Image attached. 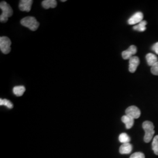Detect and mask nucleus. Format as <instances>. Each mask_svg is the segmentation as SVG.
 <instances>
[{
    "label": "nucleus",
    "instance_id": "obj_2",
    "mask_svg": "<svg viewBox=\"0 0 158 158\" xmlns=\"http://www.w3.org/2000/svg\"><path fill=\"white\" fill-rule=\"evenodd\" d=\"M142 128L145 131V135L144 136L143 140L145 142L149 143L152 139L153 136L155 134L154 125L152 123L149 121H146L142 124Z\"/></svg>",
    "mask_w": 158,
    "mask_h": 158
},
{
    "label": "nucleus",
    "instance_id": "obj_4",
    "mask_svg": "<svg viewBox=\"0 0 158 158\" xmlns=\"http://www.w3.org/2000/svg\"><path fill=\"white\" fill-rule=\"evenodd\" d=\"M11 42L9 38L1 36L0 38V49L4 54H8L11 51Z\"/></svg>",
    "mask_w": 158,
    "mask_h": 158
},
{
    "label": "nucleus",
    "instance_id": "obj_17",
    "mask_svg": "<svg viewBox=\"0 0 158 158\" xmlns=\"http://www.w3.org/2000/svg\"><path fill=\"white\" fill-rule=\"evenodd\" d=\"M152 150L155 155H158V135L155 136L152 143Z\"/></svg>",
    "mask_w": 158,
    "mask_h": 158
},
{
    "label": "nucleus",
    "instance_id": "obj_8",
    "mask_svg": "<svg viewBox=\"0 0 158 158\" xmlns=\"http://www.w3.org/2000/svg\"><path fill=\"white\" fill-rule=\"evenodd\" d=\"M33 3L32 0H21L19 1V8L22 11L29 12Z\"/></svg>",
    "mask_w": 158,
    "mask_h": 158
},
{
    "label": "nucleus",
    "instance_id": "obj_21",
    "mask_svg": "<svg viewBox=\"0 0 158 158\" xmlns=\"http://www.w3.org/2000/svg\"><path fill=\"white\" fill-rule=\"evenodd\" d=\"M152 51H154L157 55H158V42L155 43L152 47Z\"/></svg>",
    "mask_w": 158,
    "mask_h": 158
},
{
    "label": "nucleus",
    "instance_id": "obj_9",
    "mask_svg": "<svg viewBox=\"0 0 158 158\" xmlns=\"http://www.w3.org/2000/svg\"><path fill=\"white\" fill-rule=\"evenodd\" d=\"M143 18V15L141 12H137L130 18L128 21V23L130 25H135L136 23H139L142 21Z\"/></svg>",
    "mask_w": 158,
    "mask_h": 158
},
{
    "label": "nucleus",
    "instance_id": "obj_19",
    "mask_svg": "<svg viewBox=\"0 0 158 158\" xmlns=\"http://www.w3.org/2000/svg\"><path fill=\"white\" fill-rule=\"evenodd\" d=\"M130 158H145V155L142 152H135L131 155Z\"/></svg>",
    "mask_w": 158,
    "mask_h": 158
},
{
    "label": "nucleus",
    "instance_id": "obj_13",
    "mask_svg": "<svg viewBox=\"0 0 158 158\" xmlns=\"http://www.w3.org/2000/svg\"><path fill=\"white\" fill-rule=\"evenodd\" d=\"M42 6L45 9L55 8L57 6V1L56 0H45L42 2Z\"/></svg>",
    "mask_w": 158,
    "mask_h": 158
},
{
    "label": "nucleus",
    "instance_id": "obj_18",
    "mask_svg": "<svg viewBox=\"0 0 158 158\" xmlns=\"http://www.w3.org/2000/svg\"><path fill=\"white\" fill-rule=\"evenodd\" d=\"M0 106H5L6 107L11 109L13 108V104L7 99H0Z\"/></svg>",
    "mask_w": 158,
    "mask_h": 158
},
{
    "label": "nucleus",
    "instance_id": "obj_3",
    "mask_svg": "<svg viewBox=\"0 0 158 158\" xmlns=\"http://www.w3.org/2000/svg\"><path fill=\"white\" fill-rule=\"evenodd\" d=\"M21 23L23 27L28 28L32 31H35L40 26V23L34 17L23 18L21 21Z\"/></svg>",
    "mask_w": 158,
    "mask_h": 158
},
{
    "label": "nucleus",
    "instance_id": "obj_12",
    "mask_svg": "<svg viewBox=\"0 0 158 158\" xmlns=\"http://www.w3.org/2000/svg\"><path fill=\"white\" fill-rule=\"evenodd\" d=\"M148 64L150 66H153L155 64H156L158 62V57L156 56L155 54L153 53H148L146 56Z\"/></svg>",
    "mask_w": 158,
    "mask_h": 158
},
{
    "label": "nucleus",
    "instance_id": "obj_1",
    "mask_svg": "<svg viewBox=\"0 0 158 158\" xmlns=\"http://www.w3.org/2000/svg\"><path fill=\"white\" fill-rule=\"evenodd\" d=\"M0 8L2 10V14L0 16L1 23H6L8 18L11 17L13 14V10L11 6H10L6 1H2L0 4Z\"/></svg>",
    "mask_w": 158,
    "mask_h": 158
},
{
    "label": "nucleus",
    "instance_id": "obj_6",
    "mask_svg": "<svg viewBox=\"0 0 158 158\" xmlns=\"http://www.w3.org/2000/svg\"><path fill=\"white\" fill-rule=\"evenodd\" d=\"M137 52V48L135 45L130 46V48L122 52V56L125 60L130 59L131 57L134 56V55Z\"/></svg>",
    "mask_w": 158,
    "mask_h": 158
},
{
    "label": "nucleus",
    "instance_id": "obj_10",
    "mask_svg": "<svg viewBox=\"0 0 158 158\" xmlns=\"http://www.w3.org/2000/svg\"><path fill=\"white\" fill-rule=\"evenodd\" d=\"M121 121H123V123H124L126 128L128 130L131 129L134 124V119L132 118L131 117L127 115L122 117Z\"/></svg>",
    "mask_w": 158,
    "mask_h": 158
},
{
    "label": "nucleus",
    "instance_id": "obj_7",
    "mask_svg": "<svg viewBox=\"0 0 158 158\" xmlns=\"http://www.w3.org/2000/svg\"><path fill=\"white\" fill-rule=\"evenodd\" d=\"M139 59L137 56L131 57L129 59V71L131 73H134L139 64Z\"/></svg>",
    "mask_w": 158,
    "mask_h": 158
},
{
    "label": "nucleus",
    "instance_id": "obj_14",
    "mask_svg": "<svg viewBox=\"0 0 158 158\" xmlns=\"http://www.w3.org/2000/svg\"><path fill=\"white\" fill-rule=\"evenodd\" d=\"M25 91V88L23 85L15 86L13 89V93L18 97L23 96Z\"/></svg>",
    "mask_w": 158,
    "mask_h": 158
},
{
    "label": "nucleus",
    "instance_id": "obj_20",
    "mask_svg": "<svg viewBox=\"0 0 158 158\" xmlns=\"http://www.w3.org/2000/svg\"><path fill=\"white\" fill-rule=\"evenodd\" d=\"M151 70V73L153 74L158 76V62L152 66Z\"/></svg>",
    "mask_w": 158,
    "mask_h": 158
},
{
    "label": "nucleus",
    "instance_id": "obj_15",
    "mask_svg": "<svg viewBox=\"0 0 158 158\" xmlns=\"http://www.w3.org/2000/svg\"><path fill=\"white\" fill-rule=\"evenodd\" d=\"M147 22L146 21H142V22L138 23L137 25L134 26L133 29L136 31H139V32H143L146 30V25H147Z\"/></svg>",
    "mask_w": 158,
    "mask_h": 158
},
{
    "label": "nucleus",
    "instance_id": "obj_16",
    "mask_svg": "<svg viewBox=\"0 0 158 158\" xmlns=\"http://www.w3.org/2000/svg\"><path fill=\"white\" fill-rule=\"evenodd\" d=\"M119 141L121 143H130L131 141V138L130 136L128 135L126 133H122L119 136Z\"/></svg>",
    "mask_w": 158,
    "mask_h": 158
},
{
    "label": "nucleus",
    "instance_id": "obj_5",
    "mask_svg": "<svg viewBox=\"0 0 158 158\" xmlns=\"http://www.w3.org/2000/svg\"><path fill=\"white\" fill-rule=\"evenodd\" d=\"M125 114L132 118L137 119L141 116V111L137 107L132 106L127 108L125 110Z\"/></svg>",
    "mask_w": 158,
    "mask_h": 158
},
{
    "label": "nucleus",
    "instance_id": "obj_22",
    "mask_svg": "<svg viewBox=\"0 0 158 158\" xmlns=\"http://www.w3.org/2000/svg\"><path fill=\"white\" fill-rule=\"evenodd\" d=\"M61 1H62V2H65V1H66V0H62Z\"/></svg>",
    "mask_w": 158,
    "mask_h": 158
},
{
    "label": "nucleus",
    "instance_id": "obj_11",
    "mask_svg": "<svg viewBox=\"0 0 158 158\" xmlns=\"http://www.w3.org/2000/svg\"><path fill=\"white\" fill-rule=\"evenodd\" d=\"M132 151V145L130 143H123L119 148V151L121 154H129Z\"/></svg>",
    "mask_w": 158,
    "mask_h": 158
}]
</instances>
